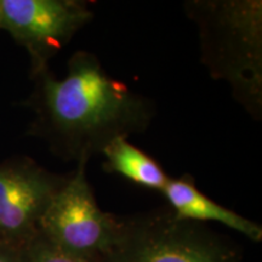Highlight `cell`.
Here are the masks:
<instances>
[{"label":"cell","mask_w":262,"mask_h":262,"mask_svg":"<svg viewBox=\"0 0 262 262\" xmlns=\"http://www.w3.org/2000/svg\"><path fill=\"white\" fill-rule=\"evenodd\" d=\"M34 80L33 134L64 162H89L117 137L145 133L156 116L152 101L111 77L90 51L72 55L63 79L48 70Z\"/></svg>","instance_id":"obj_1"},{"label":"cell","mask_w":262,"mask_h":262,"mask_svg":"<svg viewBox=\"0 0 262 262\" xmlns=\"http://www.w3.org/2000/svg\"><path fill=\"white\" fill-rule=\"evenodd\" d=\"M185 10L198 28L202 63L212 78L231 86L254 119H261L262 3L191 0Z\"/></svg>","instance_id":"obj_2"},{"label":"cell","mask_w":262,"mask_h":262,"mask_svg":"<svg viewBox=\"0 0 262 262\" xmlns=\"http://www.w3.org/2000/svg\"><path fill=\"white\" fill-rule=\"evenodd\" d=\"M102 262H241L239 249L204 224L176 217L170 208L122 219Z\"/></svg>","instance_id":"obj_3"},{"label":"cell","mask_w":262,"mask_h":262,"mask_svg":"<svg viewBox=\"0 0 262 262\" xmlns=\"http://www.w3.org/2000/svg\"><path fill=\"white\" fill-rule=\"evenodd\" d=\"M86 160L55 194L38 226V233L77 256L102 260L116 244L122 217L102 211L86 178Z\"/></svg>","instance_id":"obj_4"},{"label":"cell","mask_w":262,"mask_h":262,"mask_svg":"<svg viewBox=\"0 0 262 262\" xmlns=\"http://www.w3.org/2000/svg\"><path fill=\"white\" fill-rule=\"evenodd\" d=\"M89 4L81 0H0V29L27 50L33 78L48 71L49 61L93 19Z\"/></svg>","instance_id":"obj_5"},{"label":"cell","mask_w":262,"mask_h":262,"mask_svg":"<svg viewBox=\"0 0 262 262\" xmlns=\"http://www.w3.org/2000/svg\"><path fill=\"white\" fill-rule=\"evenodd\" d=\"M68 175L48 171L29 158L0 164V241L16 248L28 243Z\"/></svg>","instance_id":"obj_6"},{"label":"cell","mask_w":262,"mask_h":262,"mask_svg":"<svg viewBox=\"0 0 262 262\" xmlns=\"http://www.w3.org/2000/svg\"><path fill=\"white\" fill-rule=\"evenodd\" d=\"M176 217L186 221L216 222L233 229L253 242L262 241V227L231 209L222 206L206 196L195 185L189 173L170 178L162 192Z\"/></svg>","instance_id":"obj_7"},{"label":"cell","mask_w":262,"mask_h":262,"mask_svg":"<svg viewBox=\"0 0 262 262\" xmlns=\"http://www.w3.org/2000/svg\"><path fill=\"white\" fill-rule=\"evenodd\" d=\"M104 170L118 173L129 181L152 191L163 192L169 176L160 164L147 153L127 141V137H117L104 147Z\"/></svg>","instance_id":"obj_8"},{"label":"cell","mask_w":262,"mask_h":262,"mask_svg":"<svg viewBox=\"0 0 262 262\" xmlns=\"http://www.w3.org/2000/svg\"><path fill=\"white\" fill-rule=\"evenodd\" d=\"M19 255L21 262H102L67 253L39 233L19 249Z\"/></svg>","instance_id":"obj_9"},{"label":"cell","mask_w":262,"mask_h":262,"mask_svg":"<svg viewBox=\"0 0 262 262\" xmlns=\"http://www.w3.org/2000/svg\"><path fill=\"white\" fill-rule=\"evenodd\" d=\"M19 249L0 241V262H21Z\"/></svg>","instance_id":"obj_10"}]
</instances>
